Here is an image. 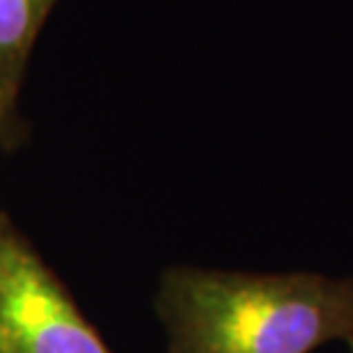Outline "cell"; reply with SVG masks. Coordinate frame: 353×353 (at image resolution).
Returning a JSON list of instances; mask_svg holds the SVG:
<instances>
[{"instance_id": "3", "label": "cell", "mask_w": 353, "mask_h": 353, "mask_svg": "<svg viewBox=\"0 0 353 353\" xmlns=\"http://www.w3.org/2000/svg\"><path fill=\"white\" fill-rule=\"evenodd\" d=\"M60 0H0V152L28 143L21 94L34 44Z\"/></svg>"}, {"instance_id": "4", "label": "cell", "mask_w": 353, "mask_h": 353, "mask_svg": "<svg viewBox=\"0 0 353 353\" xmlns=\"http://www.w3.org/2000/svg\"><path fill=\"white\" fill-rule=\"evenodd\" d=\"M349 353H353V340L349 342Z\"/></svg>"}, {"instance_id": "1", "label": "cell", "mask_w": 353, "mask_h": 353, "mask_svg": "<svg viewBox=\"0 0 353 353\" xmlns=\"http://www.w3.org/2000/svg\"><path fill=\"white\" fill-rule=\"evenodd\" d=\"M168 353H312L353 340V278L165 268L154 299Z\"/></svg>"}, {"instance_id": "2", "label": "cell", "mask_w": 353, "mask_h": 353, "mask_svg": "<svg viewBox=\"0 0 353 353\" xmlns=\"http://www.w3.org/2000/svg\"><path fill=\"white\" fill-rule=\"evenodd\" d=\"M0 353H112L7 214H0Z\"/></svg>"}]
</instances>
